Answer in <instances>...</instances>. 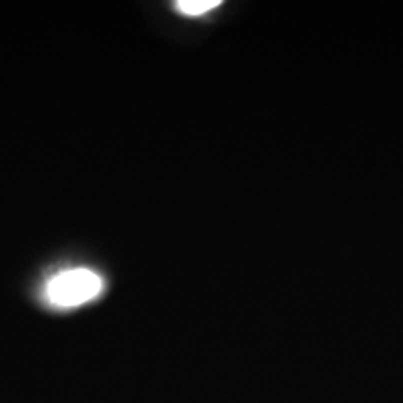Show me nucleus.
Returning a JSON list of instances; mask_svg holds the SVG:
<instances>
[{"label": "nucleus", "instance_id": "f03ea898", "mask_svg": "<svg viewBox=\"0 0 403 403\" xmlns=\"http://www.w3.org/2000/svg\"><path fill=\"white\" fill-rule=\"evenodd\" d=\"M217 6H220V0H179L176 2L178 12L185 15H204Z\"/></svg>", "mask_w": 403, "mask_h": 403}, {"label": "nucleus", "instance_id": "f257e3e1", "mask_svg": "<svg viewBox=\"0 0 403 403\" xmlns=\"http://www.w3.org/2000/svg\"><path fill=\"white\" fill-rule=\"evenodd\" d=\"M101 289L103 278L99 274L77 267L55 274L45 286V297L56 308H75L94 301Z\"/></svg>", "mask_w": 403, "mask_h": 403}]
</instances>
